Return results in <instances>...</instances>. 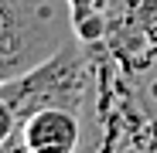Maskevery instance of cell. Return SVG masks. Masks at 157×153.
Instances as JSON below:
<instances>
[{
    "label": "cell",
    "instance_id": "obj_3",
    "mask_svg": "<svg viewBox=\"0 0 157 153\" xmlns=\"http://www.w3.org/2000/svg\"><path fill=\"white\" fill-rule=\"evenodd\" d=\"M75 38L68 0H0V85Z\"/></svg>",
    "mask_w": 157,
    "mask_h": 153
},
{
    "label": "cell",
    "instance_id": "obj_2",
    "mask_svg": "<svg viewBox=\"0 0 157 153\" xmlns=\"http://www.w3.org/2000/svg\"><path fill=\"white\" fill-rule=\"evenodd\" d=\"M0 92L14 106L21 126L38 109H72L82 116L92 95V55L82 38H68L55 55H48L24 75L4 82Z\"/></svg>",
    "mask_w": 157,
    "mask_h": 153
},
{
    "label": "cell",
    "instance_id": "obj_4",
    "mask_svg": "<svg viewBox=\"0 0 157 153\" xmlns=\"http://www.w3.org/2000/svg\"><path fill=\"white\" fill-rule=\"evenodd\" d=\"M86 122L72 109H38L24 122V150L31 153H72L82 150Z\"/></svg>",
    "mask_w": 157,
    "mask_h": 153
},
{
    "label": "cell",
    "instance_id": "obj_1",
    "mask_svg": "<svg viewBox=\"0 0 157 153\" xmlns=\"http://www.w3.org/2000/svg\"><path fill=\"white\" fill-rule=\"evenodd\" d=\"M99 44V109L123 150H157V0H109Z\"/></svg>",
    "mask_w": 157,
    "mask_h": 153
},
{
    "label": "cell",
    "instance_id": "obj_5",
    "mask_svg": "<svg viewBox=\"0 0 157 153\" xmlns=\"http://www.w3.org/2000/svg\"><path fill=\"white\" fill-rule=\"evenodd\" d=\"M0 150H24V126L4 92H0Z\"/></svg>",
    "mask_w": 157,
    "mask_h": 153
}]
</instances>
